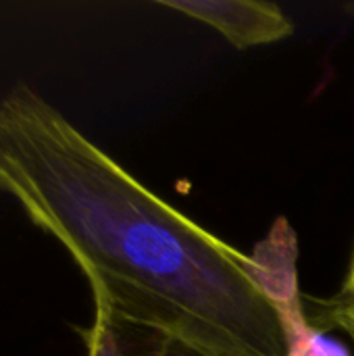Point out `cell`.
<instances>
[{"instance_id":"cell-1","label":"cell","mask_w":354,"mask_h":356,"mask_svg":"<svg viewBox=\"0 0 354 356\" xmlns=\"http://www.w3.org/2000/svg\"><path fill=\"white\" fill-rule=\"evenodd\" d=\"M0 192L69 252L94 307L211 356H288L257 259L150 192L25 81L0 96Z\"/></svg>"},{"instance_id":"cell-2","label":"cell","mask_w":354,"mask_h":356,"mask_svg":"<svg viewBox=\"0 0 354 356\" xmlns=\"http://www.w3.org/2000/svg\"><path fill=\"white\" fill-rule=\"evenodd\" d=\"M159 6L182 13L219 31L238 50L282 42L294 33L282 6L263 0H156Z\"/></svg>"},{"instance_id":"cell-3","label":"cell","mask_w":354,"mask_h":356,"mask_svg":"<svg viewBox=\"0 0 354 356\" xmlns=\"http://www.w3.org/2000/svg\"><path fill=\"white\" fill-rule=\"evenodd\" d=\"M77 334L86 356H211L179 336L125 319L104 307H94L92 323Z\"/></svg>"},{"instance_id":"cell-4","label":"cell","mask_w":354,"mask_h":356,"mask_svg":"<svg viewBox=\"0 0 354 356\" xmlns=\"http://www.w3.org/2000/svg\"><path fill=\"white\" fill-rule=\"evenodd\" d=\"M269 290L286 327L288 356H348L344 346L325 338L323 332L313 327L305 317L294 267L277 271L269 282Z\"/></svg>"},{"instance_id":"cell-5","label":"cell","mask_w":354,"mask_h":356,"mask_svg":"<svg viewBox=\"0 0 354 356\" xmlns=\"http://www.w3.org/2000/svg\"><path fill=\"white\" fill-rule=\"evenodd\" d=\"M313 321L319 332L340 330L354 344V300L334 296L323 300H313Z\"/></svg>"},{"instance_id":"cell-6","label":"cell","mask_w":354,"mask_h":356,"mask_svg":"<svg viewBox=\"0 0 354 356\" xmlns=\"http://www.w3.org/2000/svg\"><path fill=\"white\" fill-rule=\"evenodd\" d=\"M338 296L348 298V300H354V248H353V257H351V263H348V269H346V275H344V280H342V288H340Z\"/></svg>"},{"instance_id":"cell-7","label":"cell","mask_w":354,"mask_h":356,"mask_svg":"<svg viewBox=\"0 0 354 356\" xmlns=\"http://www.w3.org/2000/svg\"><path fill=\"white\" fill-rule=\"evenodd\" d=\"M346 8H348V13H351V15H354V4L353 6H346Z\"/></svg>"}]
</instances>
